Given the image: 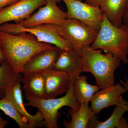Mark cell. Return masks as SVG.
<instances>
[{
	"mask_svg": "<svg viewBox=\"0 0 128 128\" xmlns=\"http://www.w3.org/2000/svg\"><path fill=\"white\" fill-rule=\"evenodd\" d=\"M0 41L6 60L17 73H22L24 66L32 57L55 46L38 42L27 32L12 34L0 31Z\"/></svg>",
	"mask_w": 128,
	"mask_h": 128,
	"instance_id": "cell-1",
	"label": "cell"
},
{
	"mask_svg": "<svg viewBox=\"0 0 128 128\" xmlns=\"http://www.w3.org/2000/svg\"><path fill=\"white\" fill-rule=\"evenodd\" d=\"M102 51L93 48L90 45L82 47L80 52L82 59V72L91 73L100 90L114 84V72L122 62L112 53L103 54Z\"/></svg>",
	"mask_w": 128,
	"mask_h": 128,
	"instance_id": "cell-2",
	"label": "cell"
},
{
	"mask_svg": "<svg viewBox=\"0 0 128 128\" xmlns=\"http://www.w3.org/2000/svg\"><path fill=\"white\" fill-rule=\"evenodd\" d=\"M91 46L95 49L112 53L123 64H128V24L123 23L120 26H116L104 14L100 28Z\"/></svg>",
	"mask_w": 128,
	"mask_h": 128,
	"instance_id": "cell-3",
	"label": "cell"
},
{
	"mask_svg": "<svg viewBox=\"0 0 128 128\" xmlns=\"http://www.w3.org/2000/svg\"><path fill=\"white\" fill-rule=\"evenodd\" d=\"M74 81L70 80L68 89L64 96L60 98H38L25 95L28 102L26 106L37 108L43 116L45 127L58 128L60 117L58 110L64 106H68L74 111L78 110L80 104L77 102L73 90Z\"/></svg>",
	"mask_w": 128,
	"mask_h": 128,
	"instance_id": "cell-4",
	"label": "cell"
},
{
	"mask_svg": "<svg viewBox=\"0 0 128 128\" xmlns=\"http://www.w3.org/2000/svg\"><path fill=\"white\" fill-rule=\"evenodd\" d=\"M0 31L12 34L29 33L34 36L38 42L52 44L60 50L73 49L68 41L60 35V26L55 24H44L30 27H24L16 23L7 22L0 25Z\"/></svg>",
	"mask_w": 128,
	"mask_h": 128,
	"instance_id": "cell-5",
	"label": "cell"
},
{
	"mask_svg": "<svg viewBox=\"0 0 128 128\" xmlns=\"http://www.w3.org/2000/svg\"><path fill=\"white\" fill-rule=\"evenodd\" d=\"M98 33L94 28L82 22L73 18H66L60 26V35L80 54L82 47L91 45Z\"/></svg>",
	"mask_w": 128,
	"mask_h": 128,
	"instance_id": "cell-6",
	"label": "cell"
},
{
	"mask_svg": "<svg viewBox=\"0 0 128 128\" xmlns=\"http://www.w3.org/2000/svg\"><path fill=\"white\" fill-rule=\"evenodd\" d=\"M62 0L67 8V18L81 21L98 32L104 15L100 7L92 6L79 0Z\"/></svg>",
	"mask_w": 128,
	"mask_h": 128,
	"instance_id": "cell-7",
	"label": "cell"
},
{
	"mask_svg": "<svg viewBox=\"0 0 128 128\" xmlns=\"http://www.w3.org/2000/svg\"><path fill=\"white\" fill-rule=\"evenodd\" d=\"M61 0H47L45 5L30 17L16 23L24 27H30L44 24L60 26L67 18L66 12L57 6Z\"/></svg>",
	"mask_w": 128,
	"mask_h": 128,
	"instance_id": "cell-8",
	"label": "cell"
},
{
	"mask_svg": "<svg viewBox=\"0 0 128 128\" xmlns=\"http://www.w3.org/2000/svg\"><path fill=\"white\" fill-rule=\"evenodd\" d=\"M47 0H19L0 11V25L26 19L34 12L46 4Z\"/></svg>",
	"mask_w": 128,
	"mask_h": 128,
	"instance_id": "cell-9",
	"label": "cell"
},
{
	"mask_svg": "<svg viewBox=\"0 0 128 128\" xmlns=\"http://www.w3.org/2000/svg\"><path fill=\"white\" fill-rule=\"evenodd\" d=\"M127 92L126 88L120 83L100 89L92 97L90 107L96 114H98L104 108L121 103L124 99L122 95Z\"/></svg>",
	"mask_w": 128,
	"mask_h": 128,
	"instance_id": "cell-10",
	"label": "cell"
},
{
	"mask_svg": "<svg viewBox=\"0 0 128 128\" xmlns=\"http://www.w3.org/2000/svg\"><path fill=\"white\" fill-rule=\"evenodd\" d=\"M21 82H16L10 88L5 97L14 106L22 116L28 120L30 128L45 127L43 116L39 110H38L34 115H32L26 110L23 103Z\"/></svg>",
	"mask_w": 128,
	"mask_h": 128,
	"instance_id": "cell-11",
	"label": "cell"
},
{
	"mask_svg": "<svg viewBox=\"0 0 128 128\" xmlns=\"http://www.w3.org/2000/svg\"><path fill=\"white\" fill-rule=\"evenodd\" d=\"M54 69L64 72L74 81L82 72V58L74 49L60 50Z\"/></svg>",
	"mask_w": 128,
	"mask_h": 128,
	"instance_id": "cell-12",
	"label": "cell"
},
{
	"mask_svg": "<svg viewBox=\"0 0 128 128\" xmlns=\"http://www.w3.org/2000/svg\"><path fill=\"white\" fill-rule=\"evenodd\" d=\"M43 73L45 80L46 98H56L66 93L70 81L66 73L54 69Z\"/></svg>",
	"mask_w": 128,
	"mask_h": 128,
	"instance_id": "cell-13",
	"label": "cell"
},
{
	"mask_svg": "<svg viewBox=\"0 0 128 128\" xmlns=\"http://www.w3.org/2000/svg\"><path fill=\"white\" fill-rule=\"evenodd\" d=\"M60 50L54 46L42 51L32 57L24 66L22 73L43 72L54 69Z\"/></svg>",
	"mask_w": 128,
	"mask_h": 128,
	"instance_id": "cell-14",
	"label": "cell"
},
{
	"mask_svg": "<svg viewBox=\"0 0 128 128\" xmlns=\"http://www.w3.org/2000/svg\"><path fill=\"white\" fill-rule=\"evenodd\" d=\"M22 82L25 95L38 98H46L45 80L42 72L22 73Z\"/></svg>",
	"mask_w": 128,
	"mask_h": 128,
	"instance_id": "cell-15",
	"label": "cell"
},
{
	"mask_svg": "<svg viewBox=\"0 0 128 128\" xmlns=\"http://www.w3.org/2000/svg\"><path fill=\"white\" fill-rule=\"evenodd\" d=\"M100 7L112 24L120 27L128 9V0H104Z\"/></svg>",
	"mask_w": 128,
	"mask_h": 128,
	"instance_id": "cell-16",
	"label": "cell"
},
{
	"mask_svg": "<svg viewBox=\"0 0 128 128\" xmlns=\"http://www.w3.org/2000/svg\"><path fill=\"white\" fill-rule=\"evenodd\" d=\"M71 117L70 122L64 120L63 124L66 128H86L96 114L89 106V104H80L78 110L70 108L68 112Z\"/></svg>",
	"mask_w": 128,
	"mask_h": 128,
	"instance_id": "cell-17",
	"label": "cell"
},
{
	"mask_svg": "<svg viewBox=\"0 0 128 128\" xmlns=\"http://www.w3.org/2000/svg\"><path fill=\"white\" fill-rule=\"evenodd\" d=\"M87 78L84 75H80L74 81L73 90L76 101L80 105L90 102L95 93L100 90L96 85L90 84L87 82Z\"/></svg>",
	"mask_w": 128,
	"mask_h": 128,
	"instance_id": "cell-18",
	"label": "cell"
},
{
	"mask_svg": "<svg viewBox=\"0 0 128 128\" xmlns=\"http://www.w3.org/2000/svg\"><path fill=\"white\" fill-rule=\"evenodd\" d=\"M128 112V102L124 99L121 103L115 106L110 116L104 121L98 120L95 115L91 120L87 128H115L124 114Z\"/></svg>",
	"mask_w": 128,
	"mask_h": 128,
	"instance_id": "cell-19",
	"label": "cell"
},
{
	"mask_svg": "<svg viewBox=\"0 0 128 128\" xmlns=\"http://www.w3.org/2000/svg\"><path fill=\"white\" fill-rule=\"evenodd\" d=\"M21 74L15 72L7 60L0 65V99L5 97L13 85L22 82V76Z\"/></svg>",
	"mask_w": 128,
	"mask_h": 128,
	"instance_id": "cell-20",
	"label": "cell"
},
{
	"mask_svg": "<svg viewBox=\"0 0 128 128\" xmlns=\"http://www.w3.org/2000/svg\"><path fill=\"white\" fill-rule=\"evenodd\" d=\"M0 110L16 121L20 128H30L28 120L22 116L5 97L0 99Z\"/></svg>",
	"mask_w": 128,
	"mask_h": 128,
	"instance_id": "cell-21",
	"label": "cell"
},
{
	"mask_svg": "<svg viewBox=\"0 0 128 128\" xmlns=\"http://www.w3.org/2000/svg\"><path fill=\"white\" fill-rule=\"evenodd\" d=\"M19 0H0V11Z\"/></svg>",
	"mask_w": 128,
	"mask_h": 128,
	"instance_id": "cell-22",
	"label": "cell"
},
{
	"mask_svg": "<svg viewBox=\"0 0 128 128\" xmlns=\"http://www.w3.org/2000/svg\"><path fill=\"white\" fill-rule=\"evenodd\" d=\"M116 128H128V121L123 116L120 120Z\"/></svg>",
	"mask_w": 128,
	"mask_h": 128,
	"instance_id": "cell-23",
	"label": "cell"
},
{
	"mask_svg": "<svg viewBox=\"0 0 128 128\" xmlns=\"http://www.w3.org/2000/svg\"><path fill=\"white\" fill-rule=\"evenodd\" d=\"M104 0H86V3L94 6L100 7Z\"/></svg>",
	"mask_w": 128,
	"mask_h": 128,
	"instance_id": "cell-24",
	"label": "cell"
},
{
	"mask_svg": "<svg viewBox=\"0 0 128 128\" xmlns=\"http://www.w3.org/2000/svg\"><path fill=\"white\" fill-rule=\"evenodd\" d=\"M6 59L0 41V65L6 61Z\"/></svg>",
	"mask_w": 128,
	"mask_h": 128,
	"instance_id": "cell-25",
	"label": "cell"
},
{
	"mask_svg": "<svg viewBox=\"0 0 128 128\" xmlns=\"http://www.w3.org/2000/svg\"><path fill=\"white\" fill-rule=\"evenodd\" d=\"M1 114L0 112V128H4L8 124V121L3 119L1 116Z\"/></svg>",
	"mask_w": 128,
	"mask_h": 128,
	"instance_id": "cell-26",
	"label": "cell"
},
{
	"mask_svg": "<svg viewBox=\"0 0 128 128\" xmlns=\"http://www.w3.org/2000/svg\"><path fill=\"white\" fill-rule=\"evenodd\" d=\"M124 77H125L124 82L122 80H120V83H121V84L124 87L126 88L127 92H128V79L126 76H124Z\"/></svg>",
	"mask_w": 128,
	"mask_h": 128,
	"instance_id": "cell-27",
	"label": "cell"
},
{
	"mask_svg": "<svg viewBox=\"0 0 128 128\" xmlns=\"http://www.w3.org/2000/svg\"><path fill=\"white\" fill-rule=\"evenodd\" d=\"M123 23L128 24V9L124 16L123 20Z\"/></svg>",
	"mask_w": 128,
	"mask_h": 128,
	"instance_id": "cell-28",
	"label": "cell"
},
{
	"mask_svg": "<svg viewBox=\"0 0 128 128\" xmlns=\"http://www.w3.org/2000/svg\"><path fill=\"white\" fill-rule=\"evenodd\" d=\"M79 0L81 1H82V0Z\"/></svg>",
	"mask_w": 128,
	"mask_h": 128,
	"instance_id": "cell-29",
	"label": "cell"
}]
</instances>
